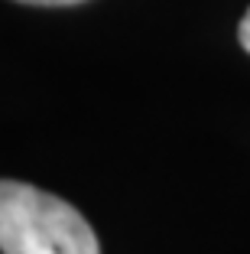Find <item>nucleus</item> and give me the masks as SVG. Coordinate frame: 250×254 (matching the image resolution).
I'll return each mask as SVG.
<instances>
[{
  "label": "nucleus",
  "instance_id": "nucleus-1",
  "mask_svg": "<svg viewBox=\"0 0 250 254\" xmlns=\"http://www.w3.org/2000/svg\"><path fill=\"white\" fill-rule=\"evenodd\" d=\"M3 254H101L95 228L65 199L20 180H0Z\"/></svg>",
  "mask_w": 250,
  "mask_h": 254
},
{
  "label": "nucleus",
  "instance_id": "nucleus-2",
  "mask_svg": "<svg viewBox=\"0 0 250 254\" xmlns=\"http://www.w3.org/2000/svg\"><path fill=\"white\" fill-rule=\"evenodd\" d=\"M237 39H241V46L250 53V10L241 16V26H237Z\"/></svg>",
  "mask_w": 250,
  "mask_h": 254
},
{
  "label": "nucleus",
  "instance_id": "nucleus-3",
  "mask_svg": "<svg viewBox=\"0 0 250 254\" xmlns=\"http://www.w3.org/2000/svg\"><path fill=\"white\" fill-rule=\"evenodd\" d=\"M20 3H33V7H72V3H85V0H20Z\"/></svg>",
  "mask_w": 250,
  "mask_h": 254
}]
</instances>
